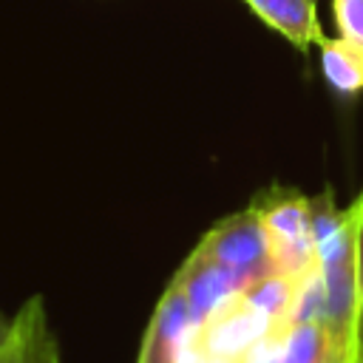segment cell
I'll use <instances>...</instances> for the list:
<instances>
[{
  "label": "cell",
  "instance_id": "obj_11",
  "mask_svg": "<svg viewBox=\"0 0 363 363\" xmlns=\"http://www.w3.org/2000/svg\"><path fill=\"white\" fill-rule=\"evenodd\" d=\"M298 286H301L298 278H289V275H281V272H267V275L255 278L241 295L250 303H255L267 318H272L278 323V320H289L292 318Z\"/></svg>",
  "mask_w": 363,
  "mask_h": 363
},
{
  "label": "cell",
  "instance_id": "obj_18",
  "mask_svg": "<svg viewBox=\"0 0 363 363\" xmlns=\"http://www.w3.org/2000/svg\"><path fill=\"white\" fill-rule=\"evenodd\" d=\"M360 363H363V360H360Z\"/></svg>",
  "mask_w": 363,
  "mask_h": 363
},
{
  "label": "cell",
  "instance_id": "obj_7",
  "mask_svg": "<svg viewBox=\"0 0 363 363\" xmlns=\"http://www.w3.org/2000/svg\"><path fill=\"white\" fill-rule=\"evenodd\" d=\"M173 281H176V284L182 286V292H184V301H187V306H190L193 326L201 323L210 312H216L224 301H230L233 295H238V292L247 289V284H244L235 272L224 269L221 264L204 258V255L196 252V250H193V252L187 255V261L179 267V272L173 275Z\"/></svg>",
  "mask_w": 363,
  "mask_h": 363
},
{
  "label": "cell",
  "instance_id": "obj_14",
  "mask_svg": "<svg viewBox=\"0 0 363 363\" xmlns=\"http://www.w3.org/2000/svg\"><path fill=\"white\" fill-rule=\"evenodd\" d=\"M354 346H357V357L363 360V292H360V303H357V323H354Z\"/></svg>",
  "mask_w": 363,
  "mask_h": 363
},
{
  "label": "cell",
  "instance_id": "obj_10",
  "mask_svg": "<svg viewBox=\"0 0 363 363\" xmlns=\"http://www.w3.org/2000/svg\"><path fill=\"white\" fill-rule=\"evenodd\" d=\"M318 48L326 82L343 96L363 94V51L343 37H323Z\"/></svg>",
  "mask_w": 363,
  "mask_h": 363
},
{
  "label": "cell",
  "instance_id": "obj_9",
  "mask_svg": "<svg viewBox=\"0 0 363 363\" xmlns=\"http://www.w3.org/2000/svg\"><path fill=\"white\" fill-rule=\"evenodd\" d=\"M11 363H57V349L48 332L43 298H31L14 318L11 340L3 349Z\"/></svg>",
  "mask_w": 363,
  "mask_h": 363
},
{
  "label": "cell",
  "instance_id": "obj_17",
  "mask_svg": "<svg viewBox=\"0 0 363 363\" xmlns=\"http://www.w3.org/2000/svg\"><path fill=\"white\" fill-rule=\"evenodd\" d=\"M0 363H11V360H9V354H6V352H0Z\"/></svg>",
  "mask_w": 363,
  "mask_h": 363
},
{
  "label": "cell",
  "instance_id": "obj_13",
  "mask_svg": "<svg viewBox=\"0 0 363 363\" xmlns=\"http://www.w3.org/2000/svg\"><path fill=\"white\" fill-rule=\"evenodd\" d=\"M352 230H354V252H357V284L363 292V193L352 201Z\"/></svg>",
  "mask_w": 363,
  "mask_h": 363
},
{
  "label": "cell",
  "instance_id": "obj_3",
  "mask_svg": "<svg viewBox=\"0 0 363 363\" xmlns=\"http://www.w3.org/2000/svg\"><path fill=\"white\" fill-rule=\"evenodd\" d=\"M241 363H360L352 337L318 320H278Z\"/></svg>",
  "mask_w": 363,
  "mask_h": 363
},
{
  "label": "cell",
  "instance_id": "obj_1",
  "mask_svg": "<svg viewBox=\"0 0 363 363\" xmlns=\"http://www.w3.org/2000/svg\"><path fill=\"white\" fill-rule=\"evenodd\" d=\"M312 201V227L318 250V272L323 286V323L354 340L360 284H357V252L349 207L335 204L332 190H320Z\"/></svg>",
  "mask_w": 363,
  "mask_h": 363
},
{
  "label": "cell",
  "instance_id": "obj_8",
  "mask_svg": "<svg viewBox=\"0 0 363 363\" xmlns=\"http://www.w3.org/2000/svg\"><path fill=\"white\" fill-rule=\"evenodd\" d=\"M272 31L289 40L298 51L320 45L326 37L318 20V0H244Z\"/></svg>",
  "mask_w": 363,
  "mask_h": 363
},
{
  "label": "cell",
  "instance_id": "obj_12",
  "mask_svg": "<svg viewBox=\"0 0 363 363\" xmlns=\"http://www.w3.org/2000/svg\"><path fill=\"white\" fill-rule=\"evenodd\" d=\"M332 17L340 37L363 51V0H332Z\"/></svg>",
  "mask_w": 363,
  "mask_h": 363
},
{
  "label": "cell",
  "instance_id": "obj_2",
  "mask_svg": "<svg viewBox=\"0 0 363 363\" xmlns=\"http://www.w3.org/2000/svg\"><path fill=\"white\" fill-rule=\"evenodd\" d=\"M252 207L258 210L272 272L289 278H306L318 269L315 227H312V201L309 196L292 187H269L255 196Z\"/></svg>",
  "mask_w": 363,
  "mask_h": 363
},
{
  "label": "cell",
  "instance_id": "obj_5",
  "mask_svg": "<svg viewBox=\"0 0 363 363\" xmlns=\"http://www.w3.org/2000/svg\"><path fill=\"white\" fill-rule=\"evenodd\" d=\"M196 252H201L204 258L235 272L247 286L255 278L272 272L267 235H264L258 210L252 204L216 221L196 244Z\"/></svg>",
  "mask_w": 363,
  "mask_h": 363
},
{
  "label": "cell",
  "instance_id": "obj_15",
  "mask_svg": "<svg viewBox=\"0 0 363 363\" xmlns=\"http://www.w3.org/2000/svg\"><path fill=\"white\" fill-rule=\"evenodd\" d=\"M11 329H14V320H9V318L0 312V352H3L6 343L11 340Z\"/></svg>",
  "mask_w": 363,
  "mask_h": 363
},
{
  "label": "cell",
  "instance_id": "obj_16",
  "mask_svg": "<svg viewBox=\"0 0 363 363\" xmlns=\"http://www.w3.org/2000/svg\"><path fill=\"white\" fill-rule=\"evenodd\" d=\"M182 363H230V360H213V357H201V354H196L190 346H184Z\"/></svg>",
  "mask_w": 363,
  "mask_h": 363
},
{
  "label": "cell",
  "instance_id": "obj_6",
  "mask_svg": "<svg viewBox=\"0 0 363 363\" xmlns=\"http://www.w3.org/2000/svg\"><path fill=\"white\" fill-rule=\"evenodd\" d=\"M190 332H193L190 306L184 301L182 286L170 278L167 289L162 292V298L147 320L136 363H182Z\"/></svg>",
  "mask_w": 363,
  "mask_h": 363
},
{
  "label": "cell",
  "instance_id": "obj_4",
  "mask_svg": "<svg viewBox=\"0 0 363 363\" xmlns=\"http://www.w3.org/2000/svg\"><path fill=\"white\" fill-rule=\"evenodd\" d=\"M272 318H267L255 303H250L238 292L193 326L187 346L201 357L241 363L250 349L272 329Z\"/></svg>",
  "mask_w": 363,
  "mask_h": 363
}]
</instances>
